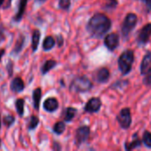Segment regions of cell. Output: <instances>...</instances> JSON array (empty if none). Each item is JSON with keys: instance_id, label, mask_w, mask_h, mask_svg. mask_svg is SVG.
Segmentation results:
<instances>
[{"instance_id": "1", "label": "cell", "mask_w": 151, "mask_h": 151, "mask_svg": "<svg viewBox=\"0 0 151 151\" xmlns=\"http://www.w3.org/2000/svg\"><path fill=\"white\" fill-rule=\"evenodd\" d=\"M88 33L96 39L102 38L111 28V20L104 13H95L86 26Z\"/></svg>"}, {"instance_id": "2", "label": "cell", "mask_w": 151, "mask_h": 151, "mask_svg": "<svg viewBox=\"0 0 151 151\" xmlns=\"http://www.w3.org/2000/svg\"><path fill=\"white\" fill-rule=\"evenodd\" d=\"M93 82L85 75L76 76L70 83L69 90L72 93H86L91 90Z\"/></svg>"}, {"instance_id": "3", "label": "cell", "mask_w": 151, "mask_h": 151, "mask_svg": "<svg viewBox=\"0 0 151 151\" xmlns=\"http://www.w3.org/2000/svg\"><path fill=\"white\" fill-rule=\"evenodd\" d=\"M134 61V53L132 50H125L118 59V66L122 75H127L130 73L133 68Z\"/></svg>"}, {"instance_id": "4", "label": "cell", "mask_w": 151, "mask_h": 151, "mask_svg": "<svg viewBox=\"0 0 151 151\" xmlns=\"http://www.w3.org/2000/svg\"><path fill=\"white\" fill-rule=\"evenodd\" d=\"M137 21H138V17L134 12H130L125 17V19L121 26V33L125 38H127L129 34L136 27Z\"/></svg>"}, {"instance_id": "5", "label": "cell", "mask_w": 151, "mask_h": 151, "mask_svg": "<svg viewBox=\"0 0 151 151\" xmlns=\"http://www.w3.org/2000/svg\"><path fill=\"white\" fill-rule=\"evenodd\" d=\"M118 123L119 124L120 127L127 130L128 128H130L131 125H132V113H131V109L128 107L123 108L119 115L116 118Z\"/></svg>"}, {"instance_id": "6", "label": "cell", "mask_w": 151, "mask_h": 151, "mask_svg": "<svg viewBox=\"0 0 151 151\" xmlns=\"http://www.w3.org/2000/svg\"><path fill=\"white\" fill-rule=\"evenodd\" d=\"M90 135V127L88 126H81L76 129L75 137H74V144L77 148L81 146L84 142H86Z\"/></svg>"}, {"instance_id": "7", "label": "cell", "mask_w": 151, "mask_h": 151, "mask_svg": "<svg viewBox=\"0 0 151 151\" xmlns=\"http://www.w3.org/2000/svg\"><path fill=\"white\" fill-rule=\"evenodd\" d=\"M151 36V23H147L142 27L137 35V43L140 46H144L150 42Z\"/></svg>"}, {"instance_id": "8", "label": "cell", "mask_w": 151, "mask_h": 151, "mask_svg": "<svg viewBox=\"0 0 151 151\" xmlns=\"http://www.w3.org/2000/svg\"><path fill=\"white\" fill-rule=\"evenodd\" d=\"M104 43L110 51H114L119 45V35L117 33H111L104 37Z\"/></svg>"}, {"instance_id": "9", "label": "cell", "mask_w": 151, "mask_h": 151, "mask_svg": "<svg viewBox=\"0 0 151 151\" xmlns=\"http://www.w3.org/2000/svg\"><path fill=\"white\" fill-rule=\"evenodd\" d=\"M102 101L99 97L90 98L84 106V111L88 113H96L98 112L102 107Z\"/></svg>"}, {"instance_id": "10", "label": "cell", "mask_w": 151, "mask_h": 151, "mask_svg": "<svg viewBox=\"0 0 151 151\" xmlns=\"http://www.w3.org/2000/svg\"><path fill=\"white\" fill-rule=\"evenodd\" d=\"M110 77H111V73L107 67H102L98 69L94 74L95 81L98 83H103V84L108 82Z\"/></svg>"}, {"instance_id": "11", "label": "cell", "mask_w": 151, "mask_h": 151, "mask_svg": "<svg viewBox=\"0 0 151 151\" xmlns=\"http://www.w3.org/2000/svg\"><path fill=\"white\" fill-rule=\"evenodd\" d=\"M59 107V103L58 101V99L56 97H48L44 100L43 104H42V108L45 111L52 113L54 111H56Z\"/></svg>"}, {"instance_id": "12", "label": "cell", "mask_w": 151, "mask_h": 151, "mask_svg": "<svg viewBox=\"0 0 151 151\" xmlns=\"http://www.w3.org/2000/svg\"><path fill=\"white\" fill-rule=\"evenodd\" d=\"M10 89L12 92L15 94L21 93L25 89V83L24 81L20 77H15L12 80L10 83Z\"/></svg>"}, {"instance_id": "13", "label": "cell", "mask_w": 151, "mask_h": 151, "mask_svg": "<svg viewBox=\"0 0 151 151\" xmlns=\"http://www.w3.org/2000/svg\"><path fill=\"white\" fill-rule=\"evenodd\" d=\"M151 69V51H147L146 54L144 55L142 63H141V66H140V70H141V74L144 75L146 74Z\"/></svg>"}, {"instance_id": "14", "label": "cell", "mask_w": 151, "mask_h": 151, "mask_svg": "<svg viewBox=\"0 0 151 151\" xmlns=\"http://www.w3.org/2000/svg\"><path fill=\"white\" fill-rule=\"evenodd\" d=\"M27 4V0H19V3H18V10H17L16 14L14 15V17L12 19L14 22L19 23V22L21 21V19L23 18V15L25 13V11H26Z\"/></svg>"}, {"instance_id": "15", "label": "cell", "mask_w": 151, "mask_h": 151, "mask_svg": "<svg viewBox=\"0 0 151 151\" xmlns=\"http://www.w3.org/2000/svg\"><path fill=\"white\" fill-rule=\"evenodd\" d=\"M25 42H26V37L23 34H19L18 39L15 42V45L12 50V55L13 56H18L23 50L24 46H25Z\"/></svg>"}, {"instance_id": "16", "label": "cell", "mask_w": 151, "mask_h": 151, "mask_svg": "<svg viewBox=\"0 0 151 151\" xmlns=\"http://www.w3.org/2000/svg\"><path fill=\"white\" fill-rule=\"evenodd\" d=\"M142 141L139 138L138 134L135 133V134H134V135H133V140H132V142H126V143H125V150H134V149L140 148L141 145H142Z\"/></svg>"}, {"instance_id": "17", "label": "cell", "mask_w": 151, "mask_h": 151, "mask_svg": "<svg viewBox=\"0 0 151 151\" xmlns=\"http://www.w3.org/2000/svg\"><path fill=\"white\" fill-rule=\"evenodd\" d=\"M42 96V93L41 88H36L35 89L33 90V93H32L33 106H34V109H35L36 111H39V109H40Z\"/></svg>"}, {"instance_id": "18", "label": "cell", "mask_w": 151, "mask_h": 151, "mask_svg": "<svg viewBox=\"0 0 151 151\" xmlns=\"http://www.w3.org/2000/svg\"><path fill=\"white\" fill-rule=\"evenodd\" d=\"M77 109L74 108V107H67L65 109L64 112L62 113V117L64 118V121L66 122V123H69L71 122L76 116V113H77Z\"/></svg>"}, {"instance_id": "19", "label": "cell", "mask_w": 151, "mask_h": 151, "mask_svg": "<svg viewBox=\"0 0 151 151\" xmlns=\"http://www.w3.org/2000/svg\"><path fill=\"white\" fill-rule=\"evenodd\" d=\"M40 38H41V31L39 29H35L32 33V38H31V47L33 52H35L38 50Z\"/></svg>"}, {"instance_id": "20", "label": "cell", "mask_w": 151, "mask_h": 151, "mask_svg": "<svg viewBox=\"0 0 151 151\" xmlns=\"http://www.w3.org/2000/svg\"><path fill=\"white\" fill-rule=\"evenodd\" d=\"M57 64H58L57 61L54 60V59H48V60H46L42 64V65L41 67V73H42V75H46L50 71H51L53 68H55Z\"/></svg>"}, {"instance_id": "21", "label": "cell", "mask_w": 151, "mask_h": 151, "mask_svg": "<svg viewBox=\"0 0 151 151\" xmlns=\"http://www.w3.org/2000/svg\"><path fill=\"white\" fill-rule=\"evenodd\" d=\"M55 45H56V39L51 35H48L43 39L42 50L44 51H50L55 47Z\"/></svg>"}, {"instance_id": "22", "label": "cell", "mask_w": 151, "mask_h": 151, "mask_svg": "<svg viewBox=\"0 0 151 151\" xmlns=\"http://www.w3.org/2000/svg\"><path fill=\"white\" fill-rule=\"evenodd\" d=\"M14 106H15V109H16V111L18 113V115L21 118L24 116V113H25V100L23 98H18L15 100V103H14Z\"/></svg>"}, {"instance_id": "23", "label": "cell", "mask_w": 151, "mask_h": 151, "mask_svg": "<svg viewBox=\"0 0 151 151\" xmlns=\"http://www.w3.org/2000/svg\"><path fill=\"white\" fill-rule=\"evenodd\" d=\"M40 123V119L37 116L35 115H31L28 119V123L27 125V129L28 131H33L35 130L37 128V127L39 126Z\"/></svg>"}, {"instance_id": "24", "label": "cell", "mask_w": 151, "mask_h": 151, "mask_svg": "<svg viewBox=\"0 0 151 151\" xmlns=\"http://www.w3.org/2000/svg\"><path fill=\"white\" fill-rule=\"evenodd\" d=\"M66 128V125L65 121H58L57 123L54 124L52 127V131L55 134L57 135H61Z\"/></svg>"}, {"instance_id": "25", "label": "cell", "mask_w": 151, "mask_h": 151, "mask_svg": "<svg viewBox=\"0 0 151 151\" xmlns=\"http://www.w3.org/2000/svg\"><path fill=\"white\" fill-rule=\"evenodd\" d=\"M15 120H16V119H15L14 116H12V115H6V116L4 117L2 122H3V124L6 127V128L9 129V128H11V127L14 125Z\"/></svg>"}, {"instance_id": "26", "label": "cell", "mask_w": 151, "mask_h": 151, "mask_svg": "<svg viewBox=\"0 0 151 151\" xmlns=\"http://www.w3.org/2000/svg\"><path fill=\"white\" fill-rule=\"evenodd\" d=\"M142 142H143V144L148 149H151V132L146 130L143 133V135H142Z\"/></svg>"}, {"instance_id": "27", "label": "cell", "mask_w": 151, "mask_h": 151, "mask_svg": "<svg viewBox=\"0 0 151 151\" xmlns=\"http://www.w3.org/2000/svg\"><path fill=\"white\" fill-rule=\"evenodd\" d=\"M72 0H58V8L64 11H68L71 7Z\"/></svg>"}, {"instance_id": "28", "label": "cell", "mask_w": 151, "mask_h": 151, "mask_svg": "<svg viewBox=\"0 0 151 151\" xmlns=\"http://www.w3.org/2000/svg\"><path fill=\"white\" fill-rule=\"evenodd\" d=\"M119 4L118 0H107L104 5V9L106 10H113L115 9Z\"/></svg>"}, {"instance_id": "29", "label": "cell", "mask_w": 151, "mask_h": 151, "mask_svg": "<svg viewBox=\"0 0 151 151\" xmlns=\"http://www.w3.org/2000/svg\"><path fill=\"white\" fill-rule=\"evenodd\" d=\"M13 66H14V63L12 62V59H9L7 64H6V66H5V69L8 73V75L9 77H12V73H13Z\"/></svg>"}, {"instance_id": "30", "label": "cell", "mask_w": 151, "mask_h": 151, "mask_svg": "<svg viewBox=\"0 0 151 151\" xmlns=\"http://www.w3.org/2000/svg\"><path fill=\"white\" fill-rule=\"evenodd\" d=\"M143 84H145L146 86H151V69L146 74H144Z\"/></svg>"}, {"instance_id": "31", "label": "cell", "mask_w": 151, "mask_h": 151, "mask_svg": "<svg viewBox=\"0 0 151 151\" xmlns=\"http://www.w3.org/2000/svg\"><path fill=\"white\" fill-rule=\"evenodd\" d=\"M64 42L65 41H64V37L62 35H58L56 36V43H57L58 48H61L64 45Z\"/></svg>"}, {"instance_id": "32", "label": "cell", "mask_w": 151, "mask_h": 151, "mask_svg": "<svg viewBox=\"0 0 151 151\" xmlns=\"http://www.w3.org/2000/svg\"><path fill=\"white\" fill-rule=\"evenodd\" d=\"M5 40V28L1 24L0 25V43H2Z\"/></svg>"}, {"instance_id": "33", "label": "cell", "mask_w": 151, "mask_h": 151, "mask_svg": "<svg viewBox=\"0 0 151 151\" xmlns=\"http://www.w3.org/2000/svg\"><path fill=\"white\" fill-rule=\"evenodd\" d=\"M141 1H142V2L145 4L147 12H151V0H141Z\"/></svg>"}, {"instance_id": "34", "label": "cell", "mask_w": 151, "mask_h": 151, "mask_svg": "<svg viewBox=\"0 0 151 151\" xmlns=\"http://www.w3.org/2000/svg\"><path fill=\"white\" fill-rule=\"evenodd\" d=\"M53 150H61V146H60V144H59L58 142H54V144H53Z\"/></svg>"}, {"instance_id": "35", "label": "cell", "mask_w": 151, "mask_h": 151, "mask_svg": "<svg viewBox=\"0 0 151 151\" xmlns=\"http://www.w3.org/2000/svg\"><path fill=\"white\" fill-rule=\"evenodd\" d=\"M4 54H5V50L4 49H0V62L2 60V58L4 56Z\"/></svg>"}, {"instance_id": "36", "label": "cell", "mask_w": 151, "mask_h": 151, "mask_svg": "<svg viewBox=\"0 0 151 151\" xmlns=\"http://www.w3.org/2000/svg\"><path fill=\"white\" fill-rule=\"evenodd\" d=\"M12 0H7V5H6L4 8H9L10 5H11V4H12Z\"/></svg>"}, {"instance_id": "37", "label": "cell", "mask_w": 151, "mask_h": 151, "mask_svg": "<svg viewBox=\"0 0 151 151\" xmlns=\"http://www.w3.org/2000/svg\"><path fill=\"white\" fill-rule=\"evenodd\" d=\"M36 1H37V2H39V3H42H42L46 2L47 0H36Z\"/></svg>"}, {"instance_id": "38", "label": "cell", "mask_w": 151, "mask_h": 151, "mask_svg": "<svg viewBox=\"0 0 151 151\" xmlns=\"http://www.w3.org/2000/svg\"><path fill=\"white\" fill-rule=\"evenodd\" d=\"M2 119H1V113H0V129H1V127H2Z\"/></svg>"}, {"instance_id": "39", "label": "cell", "mask_w": 151, "mask_h": 151, "mask_svg": "<svg viewBox=\"0 0 151 151\" xmlns=\"http://www.w3.org/2000/svg\"><path fill=\"white\" fill-rule=\"evenodd\" d=\"M4 0H0V6L4 4Z\"/></svg>"}, {"instance_id": "40", "label": "cell", "mask_w": 151, "mask_h": 151, "mask_svg": "<svg viewBox=\"0 0 151 151\" xmlns=\"http://www.w3.org/2000/svg\"><path fill=\"white\" fill-rule=\"evenodd\" d=\"M1 146H2V140H1V138H0V149H1Z\"/></svg>"}]
</instances>
